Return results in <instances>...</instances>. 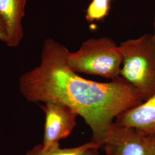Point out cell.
I'll list each match as a JSON object with an SVG mask.
<instances>
[{
  "label": "cell",
  "instance_id": "1",
  "mask_svg": "<svg viewBox=\"0 0 155 155\" xmlns=\"http://www.w3.org/2000/svg\"><path fill=\"white\" fill-rule=\"evenodd\" d=\"M69 53L64 45L46 39L39 66L20 78V93L29 102L71 107L90 128L91 141L101 148L114 129L117 117L143 103L144 97L121 77L106 83L81 77L68 66Z\"/></svg>",
  "mask_w": 155,
  "mask_h": 155
},
{
  "label": "cell",
  "instance_id": "2",
  "mask_svg": "<svg viewBox=\"0 0 155 155\" xmlns=\"http://www.w3.org/2000/svg\"><path fill=\"white\" fill-rule=\"evenodd\" d=\"M120 77L142 94L144 101L155 94V39L145 33L122 42Z\"/></svg>",
  "mask_w": 155,
  "mask_h": 155
},
{
  "label": "cell",
  "instance_id": "3",
  "mask_svg": "<svg viewBox=\"0 0 155 155\" xmlns=\"http://www.w3.org/2000/svg\"><path fill=\"white\" fill-rule=\"evenodd\" d=\"M67 64L74 72L114 80L120 77L122 56L120 45L108 37L90 38L69 53Z\"/></svg>",
  "mask_w": 155,
  "mask_h": 155
},
{
  "label": "cell",
  "instance_id": "4",
  "mask_svg": "<svg viewBox=\"0 0 155 155\" xmlns=\"http://www.w3.org/2000/svg\"><path fill=\"white\" fill-rule=\"evenodd\" d=\"M45 114L43 144L47 148L59 144L70 135L77 125V113L68 106L57 102H45L40 105Z\"/></svg>",
  "mask_w": 155,
  "mask_h": 155
},
{
  "label": "cell",
  "instance_id": "5",
  "mask_svg": "<svg viewBox=\"0 0 155 155\" xmlns=\"http://www.w3.org/2000/svg\"><path fill=\"white\" fill-rule=\"evenodd\" d=\"M115 125L135 129L143 136L155 134V94L120 114L115 120Z\"/></svg>",
  "mask_w": 155,
  "mask_h": 155
},
{
  "label": "cell",
  "instance_id": "6",
  "mask_svg": "<svg viewBox=\"0 0 155 155\" xmlns=\"http://www.w3.org/2000/svg\"><path fill=\"white\" fill-rule=\"evenodd\" d=\"M102 147L106 155H147L144 136L135 129L130 127L115 125Z\"/></svg>",
  "mask_w": 155,
  "mask_h": 155
},
{
  "label": "cell",
  "instance_id": "7",
  "mask_svg": "<svg viewBox=\"0 0 155 155\" xmlns=\"http://www.w3.org/2000/svg\"><path fill=\"white\" fill-rule=\"evenodd\" d=\"M27 0H0V19L5 27L6 45L16 47L24 37L22 19Z\"/></svg>",
  "mask_w": 155,
  "mask_h": 155
},
{
  "label": "cell",
  "instance_id": "8",
  "mask_svg": "<svg viewBox=\"0 0 155 155\" xmlns=\"http://www.w3.org/2000/svg\"><path fill=\"white\" fill-rule=\"evenodd\" d=\"M91 148L100 149L101 147L91 141L71 148H61L60 144H58L45 148L43 144H39L24 155H82Z\"/></svg>",
  "mask_w": 155,
  "mask_h": 155
},
{
  "label": "cell",
  "instance_id": "9",
  "mask_svg": "<svg viewBox=\"0 0 155 155\" xmlns=\"http://www.w3.org/2000/svg\"><path fill=\"white\" fill-rule=\"evenodd\" d=\"M112 1L91 0L86 11V21L89 23H93L102 21L105 19L110 11Z\"/></svg>",
  "mask_w": 155,
  "mask_h": 155
},
{
  "label": "cell",
  "instance_id": "10",
  "mask_svg": "<svg viewBox=\"0 0 155 155\" xmlns=\"http://www.w3.org/2000/svg\"><path fill=\"white\" fill-rule=\"evenodd\" d=\"M144 143L147 155H155V134L144 136Z\"/></svg>",
  "mask_w": 155,
  "mask_h": 155
},
{
  "label": "cell",
  "instance_id": "11",
  "mask_svg": "<svg viewBox=\"0 0 155 155\" xmlns=\"http://www.w3.org/2000/svg\"><path fill=\"white\" fill-rule=\"evenodd\" d=\"M0 41L6 43L7 41V35L6 32L5 27L4 23L0 19Z\"/></svg>",
  "mask_w": 155,
  "mask_h": 155
},
{
  "label": "cell",
  "instance_id": "12",
  "mask_svg": "<svg viewBox=\"0 0 155 155\" xmlns=\"http://www.w3.org/2000/svg\"><path fill=\"white\" fill-rule=\"evenodd\" d=\"M98 148H91L86 150L82 155H101Z\"/></svg>",
  "mask_w": 155,
  "mask_h": 155
},
{
  "label": "cell",
  "instance_id": "13",
  "mask_svg": "<svg viewBox=\"0 0 155 155\" xmlns=\"http://www.w3.org/2000/svg\"><path fill=\"white\" fill-rule=\"evenodd\" d=\"M153 25H154V33H153V36L155 38V17H154V22H153Z\"/></svg>",
  "mask_w": 155,
  "mask_h": 155
},
{
  "label": "cell",
  "instance_id": "14",
  "mask_svg": "<svg viewBox=\"0 0 155 155\" xmlns=\"http://www.w3.org/2000/svg\"><path fill=\"white\" fill-rule=\"evenodd\" d=\"M0 131H1V125H0Z\"/></svg>",
  "mask_w": 155,
  "mask_h": 155
}]
</instances>
